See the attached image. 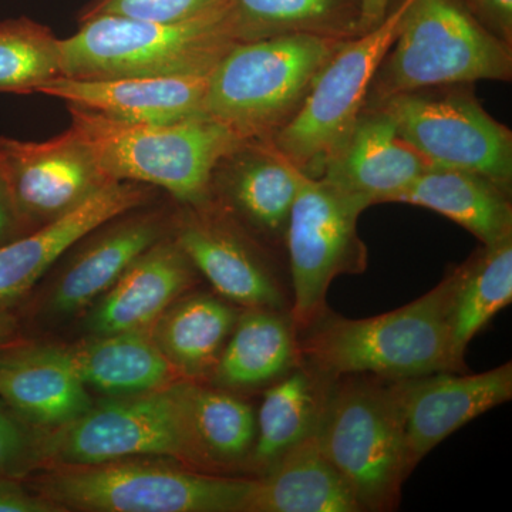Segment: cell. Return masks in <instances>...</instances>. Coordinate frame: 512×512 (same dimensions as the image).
I'll list each match as a JSON object with an SVG mask.
<instances>
[{"mask_svg": "<svg viewBox=\"0 0 512 512\" xmlns=\"http://www.w3.org/2000/svg\"><path fill=\"white\" fill-rule=\"evenodd\" d=\"M457 281L458 266L416 301L373 318H343L329 309L299 335L302 360L332 377L466 373L451 339Z\"/></svg>", "mask_w": 512, "mask_h": 512, "instance_id": "1", "label": "cell"}, {"mask_svg": "<svg viewBox=\"0 0 512 512\" xmlns=\"http://www.w3.org/2000/svg\"><path fill=\"white\" fill-rule=\"evenodd\" d=\"M406 379L350 373L333 380L320 419L323 453L362 512L396 511L412 474L404 439Z\"/></svg>", "mask_w": 512, "mask_h": 512, "instance_id": "2", "label": "cell"}, {"mask_svg": "<svg viewBox=\"0 0 512 512\" xmlns=\"http://www.w3.org/2000/svg\"><path fill=\"white\" fill-rule=\"evenodd\" d=\"M70 113L110 180L157 185L192 207L211 200L215 171L247 141L205 113L163 124L124 123L76 107Z\"/></svg>", "mask_w": 512, "mask_h": 512, "instance_id": "3", "label": "cell"}, {"mask_svg": "<svg viewBox=\"0 0 512 512\" xmlns=\"http://www.w3.org/2000/svg\"><path fill=\"white\" fill-rule=\"evenodd\" d=\"M82 20L79 32L62 40L63 76L70 79L210 74L242 43L232 3L181 22L110 15Z\"/></svg>", "mask_w": 512, "mask_h": 512, "instance_id": "4", "label": "cell"}, {"mask_svg": "<svg viewBox=\"0 0 512 512\" xmlns=\"http://www.w3.org/2000/svg\"><path fill=\"white\" fill-rule=\"evenodd\" d=\"M511 79L512 46L460 0H409L363 109L431 87Z\"/></svg>", "mask_w": 512, "mask_h": 512, "instance_id": "5", "label": "cell"}, {"mask_svg": "<svg viewBox=\"0 0 512 512\" xmlns=\"http://www.w3.org/2000/svg\"><path fill=\"white\" fill-rule=\"evenodd\" d=\"M343 42L284 35L238 43L212 70L205 114L244 140H271L301 109Z\"/></svg>", "mask_w": 512, "mask_h": 512, "instance_id": "6", "label": "cell"}, {"mask_svg": "<svg viewBox=\"0 0 512 512\" xmlns=\"http://www.w3.org/2000/svg\"><path fill=\"white\" fill-rule=\"evenodd\" d=\"M35 487L60 510L245 512L254 478L124 458L99 464H57L37 478Z\"/></svg>", "mask_w": 512, "mask_h": 512, "instance_id": "7", "label": "cell"}, {"mask_svg": "<svg viewBox=\"0 0 512 512\" xmlns=\"http://www.w3.org/2000/svg\"><path fill=\"white\" fill-rule=\"evenodd\" d=\"M57 429L40 446L43 456L57 464L157 456L210 473L192 433L183 382L104 400Z\"/></svg>", "mask_w": 512, "mask_h": 512, "instance_id": "8", "label": "cell"}, {"mask_svg": "<svg viewBox=\"0 0 512 512\" xmlns=\"http://www.w3.org/2000/svg\"><path fill=\"white\" fill-rule=\"evenodd\" d=\"M365 198L325 178L303 174L286 228L291 315L298 335L329 311L330 285L342 275H360L369 251L357 231Z\"/></svg>", "mask_w": 512, "mask_h": 512, "instance_id": "9", "label": "cell"}, {"mask_svg": "<svg viewBox=\"0 0 512 512\" xmlns=\"http://www.w3.org/2000/svg\"><path fill=\"white\" fill-rule=\"evenodd\" d=\"M409 0H403L375 29L346 40L330 57L293 119L271 138L276 150L301 173L319 178L346 140L377 69L392 47Z\"/></svg>", "mask_w": 512, "mask_h": 512, "instance_id": "10", "label": "cell"}, {"mask_svg": "<svg viewBox=\"0 0 512 512\" xmlns=\"http://www.w3.org/2000/svg\"><path fill=\"white\" fill-rule=\"evenodd\" d=\"M464 86L470 84L400 94L377 107L392 116L404 140L430 167L471 171L511 191V130Z\"/></svg>", "mask_w": 512, "mask_h": 512, "instance_id": "11", "label": "cell"}, {"mask_svg": "<svg viewBox=\"0 0 512 512\" xmlns=\"http://www.w3.org/2000/svg\"><path fill=\"white\" fill-rule=\"evenodd\" d=\"M0 183L18 224L40 227L114 181L79 131L70 127L40 143L0 138Z\"/></svg>", "mask_w": 512, "mask_h": 512, "instance_id": "12", "label": "cell"}, {"mask_svg": "<svg viewBox=\"0 0 512 512\" xmlns=\"http://www.w3.org/2000/svg\"><path fill=\"white\" fill-rule=\"evenodd\" d=\"M198 208L175 241L215 292L244 309L289 311L291 288L268 256L227 215L211 210L210 201Z\"/></svg>", "mask_w": 512, "mask_h": 512, "instance_id": "13", "label": "cell"}, {"mask_svg": "<svg viewBox=\"0 0 512 512\" xmlns=\"http://www.w3.org/2000/svg\"><path fill=\"white\" fill-rule=\"evenodd\" d=\"M511 399V362L477 375L434 373L406 379L404 439L412 470L451 434Z\"/></svg>", "mask_w": 512, "mask_h": 512, "instance_id": "14", "label": "cell"}, {"mask_svg": "<svg viewBox=\"0 0 512 512\" xmlns=\"http://www.w3.org/2000/svg\"><path fill=\"white\" fill-rule=\"evenodd\" d=\"M147 195L137 183L114 181L32 234L0 245V312L8 311L30 291L67 249L143 204Z\"/></svg>", "mask_w": 512, "mask_h": 512, "instance_id": "15", "label": "cell"}, {"mask_svg": "<svg viewBox=\"0 0 512 512\" xmlns=\"http://www.w3.org/2000/svg\"><path fill=\"white\" fill-rule=\"evenodd\" d=\"M210 74L84 80L57 77L36 93L124 123H174L205 113Z\"/></svg>", "mask_w": 512, "mask_h": 512, "instance_id": "16", "label": "cell"}, {"mask_svg": "<svg viewBox=\"0 0 512 512\" xmlns=\"http://www.w3.org/2000/svg\"><path fill=\"white\" fill-rule=\"evenodd\" d=\"M430 164L402 137L382 107L363 109L320 177L370 205L393 202Z\"/></svg>", "mask_w": 512, "mask_h": 512, "instance_id": "17", "label": "cell"}, {"mask_svg": "<svg viewBox=\"0 0 512 512\" xmlns=\"http://www.w3.org/2000/svg\"><path fill=\"white\" fill-rule=\"evenodd\" d=\"M302 175L271 140H247L222 161L212 181L221 184L229 207L266 245L285 249L286 228Z\"/></svg>", "mask_w": 512, "mask_h": 512, "instance_id": "18", "label": "cell"}, {"mask_svg": "<svg viewBox=\"0 0 512 512\" xmlns=\"http://www.w3.org/2000/svg\"><path fill=\"white\" fill-rule=\"evenodd\" d=\"M0 399L42 426H63L93 406L69 350L46 345L0 350Z\"/></svg>", "mask_w": 512, "mask_h": 512, "instance_id": "19", "label": "cell"}, {"mask_svg": "<svg viewBox=\"0 0 512 512\" xmlns=\"http://www.w3.org/2000/svg\"><path fill=\"white\" fill-rule=\"evenodd\" d=\"M197 281V269L177 241L160 239L101 296L90 315L97 335L144 330Z\"/></svg>", "mask_w": 512, "mask_h": 512, "instance_id": "20", "label": "cell"}, {"mask_svg": "<svg viewBox=\"0 0 512 512\" xmlns=\"http://www.w3.org/2000/svg\"><path fill=\"white\" fill-rule=\"evenodd\" d=\"M301 362L298 330L289 311L242 309L211 382L228 392L266 389Z\"/></svg>", "mask_w": 512, "mask_h": 512, "instance_id": "21", "label": "cell"}, {"mask_svg": "<svg viewBox=\"0 0 512 512\" xmlns=\"http://www.w3.org/2000/svg\"><path fill=\"white\" fill-rule=\"evenodd\" d=\"M336 377L305 360L266 387L256 412V440L249 473L262 477L282 457L318 433L330 387Z\"/></svg>", "mask_w": 512, "mask_h": 512, "instance_id": "22", "label": "cell"}, {"mask_svg": "<svg viewBox=\"0 0 512 512\" xmlns=\"http://www.w3.org/2000/svg\"><path fill=\"white\" fill-rule=\"evenodd\" d=\"M393 202L444 215L467 229L481 245L512 237L511 191L471 171L431 167Z\"/></svg>", "mask_w": 512, "mask_h": 512, "instance_id": "23", "label": "cell"}, {"mask_svg": "<svg viewBox=\"0 0 512 512\" xmlns=\"http://www.w3.org/2000/svg\"><path fill=\"white\" fill-rule=\"evenodd\" d=\"M245 512H362L352 491L320 447L318 433L254 478Z\"/></svg>", "mask_w": 512, "mask_h": 512, "instance_id": "24", "label": "cell"}, {"mask_svg": "<svg viewBox=\"0 0 512 512\" xmlns=\"http://www.w3.org/2000/svg\"><path fill=\"white\" fill-rule=\"evenodd\" d=\"M242 309L218 293L183 295L154 322V342L185 379H211Z\"/></svg>", "mask_w": 512, "mask_h": 512, "instance_id": "25", "label": "cell"}, {"mask_svg": "<svg viewBox=\"0 0 512 512\" xmlns=\"http://www.w3.org/2000/svg\"><path fill=\"white\" fill-rule=\"evenodd\" d=\"M163 222L141 215L114 225L74 259L53 292L50 306L59 315L86 308L119 281L148 248L160 241Z\"/></svg>", "mask_w": 512, "mask_h": 512, "instance_id": "26", "label": "cell"}, {"mask_svg": "<svg viewBox=\"0 0 512 512\" xmlns=\"http://www.w3.org/2000/svg\"><path fill=\"white\" fill-rule=\"evenodd\" d=\"M69 352L84 386L111 396L153 392L181 376L144 330L107 333Z\"/></svg>", "mask_w": 512, "mask_h": 512, "instance_id": "27", "label": "cell"}, {"mask_svg": "<svg viewBox=\"0 0 512 512\" xmlns=\"http://www.w3.org/2000/svg\"><path fill=\"white\" fill-rule=\"evenodd\" d=\"M183 393L192 433L208 471L224 476H228L224 471L249 473L256 440L254 407L234 392L195 380H184Z\"/></svg>", "mask_w": 512, "mask_h": 512, "instance_id": "28", "label": "cell"}, {"mask_svg": "<svg viewBox=\"0 0 512 512\" xmlns=\"http://www.w3.org/2000/svg\"><path fill=\"white\" fill-rule=\"evenodd\" d=\"M242 42L284 35H363L362 0H232Z\"/></svg>", "mask_w": 512, "mask_h": 512, "instance_id": "29", "label": "cell"}, {"mask_svg": "<svg viewBox=\"0 0 512 512\" xmlns=\"http://www.w3.org/2000/svg\"><path fill=\"white\" fill-rule=\"evenodd\" d=\"M512 302V237L481 245L458 265L451 339L458 359L467 346Z\"/></svg>", "mask_w": 512, "mask_h": 512, "instance_id": "30", "label": "cell"}, {"mask_svg": "<svg viewBox=\"0 0 512 512\" xmlns=\"http://www.w3.org/2000/svg\"><path fill=\"white\" fill-rule=\"evenodd\" d=\"M62 76V40L52 30L26 18L0 23V93H36Z\"/></svg>", "mask_w": 512, "mask_h": 512, "instance_id": "31", "label": "cell"}, {"mask_svg": "<svg viewBox=\"0 0 512 512\" xmlns=\"http://www.w3.org/2000/svg\"><path fill=\"white\" fill-rule=\"evenodd\" d=\"M232 0H97L83 19L123 16L150 22H181L231 5Z\"/></svg>", "mask_w": 512, "mask_h": 512, "instance_id": "32", "label": "cell"}, {"mask_svg": "<svg viewBox=\"0 0 512 512\" xmlns=\"http://www.w3.org/2000/svg\"><path fill=\"white\" fill-rule=\"evenodd\" d=\"M474 18L512 46V0H460Z\"/></svg>", "mask_w": 512, "mask_h": 512, "instance_id": "33", "label": "cell"}, {"mask_svg": "<svg viewBox=\"0 0 512 512\" xmlns=\"http://www.w3.org/2000/svg\"><path fill=\"white\" fill-rule=\"evenodd\" d=\"M28 454L25 431L0 407V476L20 466Z\"/></svg>", "mask_w": 512, "mask_h": 512, "instance_id": "34", "label": "cell"}, {"mask_svg": "<svg viewBox=\"0 0 512 512\" xmlns=\"http://www.w3.org/2000/svg\"><path fill=\"white\" fill-rule=\"evenodd\" d=\"M59 511L42 495L30 494L22 485L0 477V512H53Z\"/></svg>", "mask_w": 512, "mask_h": 512, "instance_id": "35", "label": "cell"}, {"mask_svg": "<svg viewBox=\"0 0 512 512\" xmlns=\"http://www.w3.org/2000/svg\"><path fill=\"white\" fill-rule=\"evenodd\" d=\"M390 0H362V32L375 29L386 19Z\"/></svg>", "mask_w": 512, "mask_h": 512, "instance_id": "36", "label": "cell"}, {"mask_svg": "<svg viewBox=\"0 0 512 512\" xmlns=\"http://www.w3.org/2000/svg\"><path fill=\"white\" fill-rule=\"evenodd\" d=\"M18 225L12 207H10L8 195H6L3 184L0 183V244L15 231Z\"/></svg>", "mask_w": 512, "mask_h": 512, "instance_id": "37", "label": "cell"}, {"mask_svg": "<svg viewBox=\"0 0 512 512\" xmlns=\"http://www.w3.org/2000/svg\"><path fill=\"white\" fill-rule=\"evenodd\" d=\"M19 325L18 319L8 311L0 312V348H6L16 338Z\"/></svg>", "mask_w": 512, "mask_h": 512, "instance_id": "38", "label": "cell"}]
</instances>
